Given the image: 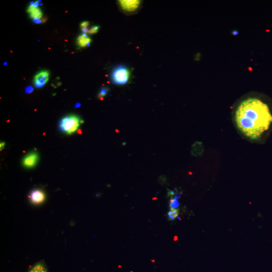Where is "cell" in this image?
<instances>
[{
	"instance_id": "ba28073f",
	"label": "cell",
	"mask_w": 272,
	"mask_h": 272,
	"mask_svg": "<svg viewBox=\"0 0 272 272\" xmlns=\"http://www.w3.org/2000/svg\"><path fill=\"white\" fill-rule=\"evenodd\" d=\"M27 12L30 14L31 18L41 19L42 17V12L39 8H36L33 5L28 6L27 9Z\"/></svg>"
},
{
	"instance_id": "4fadbf2b",
	"label": "cell",
	"mask_w": 272,
	"mask_h": 272,
	"mask_svg": "<svg viewBox=\"0 0 272 272\" xmlns=\"http://www.w3.org/2000/svg\"><path fill=\"white\" fill-rule=\"evenodd\" d=\"M179 214V211L178 209H170L168 213V218L169 220H174Z\"/></svg>"
},
{
	"instance_id": "6da1fadb",
	"label": "cell",
	"mask_w": 272,
	"mask_h": 272,
	"mask_svg": "<svg viewBox=\"0 0 272 272\" xmlns=\"http://www.w3.org/2000/svg\"><path fill=\"white\" fill-rule=\"evenodd\" d=\"M238 129L252 140L257 139L272 122L267 105L258 99L250 98L242 101L235 114Z\"/></svg>"
},
{
	"instance_id": "ac0fdd59",
	"label": "cell",
	"mask_w": 272,
	"mask_h": 272,
	"mask_svg": "<svg viewBox=\"0 0 272 272\" xmlns=\"http://www.w3.org/2000/svg\"><path fill=\"white\" fill-rule=\"evenodd\" d=\"M33 91V88L32 86H28L25 89V93L27 94L31 93Z\"/></svg>"
},
{
	"instance_id": "5b68a950",
	"label": "cell",
	"mask_w": 272,
	"mask_h": 272,
	"mask_svg": "<svg viewBox=\"0 0 272 272\" xmlns=\"http://www.w3.org/2000/svg\"><path fill=\"white\" fill-rule=\"evenodd\" d=\"M50 72L48 70H43L38 72L34 77V85L36 88L43 87L48 81Z\"/></svg>"
},
{
	"instance_id": "3957f363",
	"label": "cell",
	"mask_w": 272,
	"mask_h": 272,
	"mask_svg": "<svg viewBox=\"0 0 272 272\" xmlns=\"http://www.w3.org/2000/svg\"><path fill=\"white\" fill-rule=\"evenodd\" d=\"M130 76V72L128 68L123 65L120 64L115 66L111 72V80L114 85H124L128 81Z\"/></svg>"
},
{
	"instance_id": "e0dca14e",
	"label": "cell",
	"mask_w": 272,
	"mask_h": 272,
	"mask_svg": "<svg viewBox=\"0 0 272 272\" xmlns=\"http://www.w3.org/2000/svg\"><path fill=\"white\" fill-rule=\"evenodd\" d=\"M158 181L161 185H164L167 182V178L165 175H161L159 177Z\"/></svg>"
},
{
	"instance_id": "2e32d148",
	"label": "cell",
	"mask_w": 272,
	"mask_h": 272,
	"mask_svg": "<svg viewBox=\"0 0 272 272\" xmlns=\"http://www.w3.org/2000/svg\"><path fill=\"white\" fill-rule=\"evenodd\" d=\"M89 24H90V23L89 21L82 22L80 25L81 30L86 29V28H88V26H89Z\"/></svg>"
},
{
	"instance_id": "ffe728a7",
	"label": "cell",
	"mask_w": 272,
	"mask_h": 272,
	"mask_svg": "<svg viewBox=\"0 0 272 272\" xmlns=\"http://www.w3.org/2000/svg\"><path fill=\"white\" fill-rule=\"evenodd\" d=\"M5 142H2L0 143V150L2 151L5 146Z\"/></svg>"
},
{
	"instance_id": "277c9868",
	"label": "cell",
	"mask_w": 272,
	"mask_h": 272,
	"mask_svg": "<svg viewBox=\"0 0 272 272\" xmlns=\"http://www.w3.org/2000/svg\"><path fill=\"white\" fill-rule=\"evenodd\" d=\"M118 3L120 9L123 13L127 14H132L139 10L142 1L120 0L118 1Z\"/></svg>"
},
{
	"instance_id": "9c48e42d",
	"label": "cell",
	"mask_w": 272,
	"mask_h": 272,
	"mask_svg": "<svg viewBox=\"0 0 272 272\" xmlns=\"http://www.w3.org/2000/svg\"><path fill=\"white\" fill-rule=\"evenodd\" d=\"M92 39L87 34L83 33L80 35L77 39V42L80 47H85L90 46Z\"/></svg>"
},
{
	"instance_id": "5bb4252c",
	"label": "cell",
	"mask_w": 272,
	"mask_h": 272,
	"mask_svg": "<svg viewBox=\"0 0 272 272\" xmlns=\"http://www.w3.org/2000/svg\"><path fill=\"white\" fill-rule=\"evenodd\" d=\"M109 90V88L106 86L101 88L98 94V98L103 100V98L107 95Z\"/></svg>"
},
{
	"instance_id": "7a4b0ae2",
	"label": "cell",
	"mask_w": 272,
	"mask_h": 272,
	"mask_svg": "<svg viewBox=\"0 0 272 272\" xmlns=\"http://www.w3.org/2000/svg\"><path fill=\"white\" fill-rule=\"evenodd\" d=\"M84 121L76 115H69L62 118L59 122V129L67 134H72L78 129Z\"/></svg>"
},
{
	"instance_id": "7c38bea8",
	"label": "cell",
	"mask_w": 272,
	"mask_h": 272,
	"mask_svg": "<svg viewBox=\"0 0 272 272\" xmlns=\"http://www.w3.org/2000/svg\"><path fill=\"white\" fill-rule=\"evenodd\" d=\"M180 197V194L177 193L174 197L170 198L169 207L170 209H177L179 206L178 198Z\"/></svg>"
},
{
	"instance_id": "9a60e30c",
	"label": "cell",
	"mask_w": 272,
	"mask_h": 272,
	"mask_svg": "<svg viewBox=\"0 0 272 272\" xmlns=\"http://www.w3.org/2000/svg\"><path fill=\"white\" fill-rule=\"evenodd\" d=\"M100 27L99 26H93L91 28L89 29L87 34H93L98 32Z\"/></svg>"
},
{
	"instance_id": "44dd1931",
	"label": "cell",
	"mask_w": 272,
	"mask_h": 272,
	"mask_svg": "<svg viewBox=\"0 0 272 272\" xmlns=\"http://www.w3.org/2000/svg\"><path fill=\"white\" fill-rule=\"evenodd\" d=\"M80 106H81V104L80 103H77L76 104V105H75V107L76 108H78V107H80Z\"/></svg>"
},
{
	"instance_id": "52a82bcc",
	"label": "cell",
	"mask_w": 272,
	"mask_h": 272,
	"mask_svg": "<svg viewBox=\"0 0 272 272\" xmlns=\"http://www.w3.org/2000/svg\"><path fill=\"white\" fill-rule=\"evenodd\" d=\"M39 159L38 154L36 152H32L27 155L23 159V165L28 168L34 167Z\"/></svg>"
},
{
	"instance_id": "d6986e66",
	"label": "cell",
	"mask_w": 272,
	"mask_h": 272,
	"mask_svg": "<svg viewBox=\"0 0 272 272\" xmlns=\"http://www.w3.org/2000/svg\"><path fill=\"white\" fill-rule=\"evenodd\" d=\"M33 22L37 24L42 23V21L41 20V19H33Z\"/></svg>"
},
{
	"instance_id": "30bf717a",
	"label": "cell",
	"mask_w": 272,
	"mask_h": 272,
	"mask_svg": "<svg viewBox=\"0 0 272 272\" xmlns=\"http://www.w3.org/2000/svg\"><path fill=\"white\" fill-rule=\"evenodd\" d=\"M203 152V146L202 143L195 142L192 146L191 153L194 156H201Z\"/></svg>"
},
{
	"instance_id": "8fae6325",
	"label": "cell",
	"mask_w": 272,
	"mask_h": 272,
	"mask_svg": "<svg viewBox=\"0 0 272 272\" xmlns=\"http://www.w3.org/2000/svg\"><path fill=\"white\" fill-rule=\"evenodd\" d=\"M28 272H48L44 264L42 262L36 263Z\"/></svg>"
},
{
	"instance_id": "8992f818",
	"label": "cell",
	"mask_w": 272,
	"mask_h": 272,
	"mask_svg": "<svg viewBox=\"0 0 272 272\" xmlns=\"http://www.w3.org/2000/svg\"><path fill=\"white\" fill-rule=\"evenodd\" d=\"M44 192L39 189H35L32 190L29 195L30 201L34 205L42 203L45 199Z\"/></svg>"
}]
</instances>
